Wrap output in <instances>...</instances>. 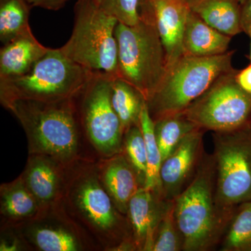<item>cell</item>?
<instances>
[{
	"label": "cell",
	"instance_id": "cell-1",
	"mask_svg": "<svg viewBox=\"0 0 251 251\" xmlns=\"http://www.w3.org/2000/svg\"><path fill=\"white\" fill-rule=\"evenodd\" d=\"M4 107L21 122L32 154L62 163L75 159L82 128L75 97L53 101L19 99Z\"/></svg>",
	"mask_w": 251,
	"mask_h": 251
},
{
	"label": "cell",
	"instance_id": "cell-2",
	"mask_svg": "<svg viewBox=\"0 0 251 251\" xmlns=\"http://www.w3.org/2000/svg\"><path fill=\"white\" fill-rule=\"evenodd\" d=\"M173 201L183 251H210L221 242L232 219L216 202L213 155L205 153L192 181Z\"/></svg>",
	"mask_w": 251,
	"mask_h": 251
},
{
	"label": "cell",
	"instance_id": "cell-3",
	"mask_svg": "<svg viewBox=\"0 0 251 251\" xmlns=\"http://www.w3.org/2000/svg\"><path fill=\"white\" fill-rule=\"evenodd\" d=\"M118 76L143 94L148 102L166 75V52L149 0H142L140 21L133 26L120 22L115 29Z\"/></svg>",
	"mask_w": 251,
	"mask_h": 251
},
{
	"label": "cell",
	"instance_id": "cell-4",
	"mask_svg": "<svg viewBox=\"0 0 251 251\" xmlns=\"http://www.w3.org/2000/svg\"><path fill=\"white\" fill-rule=\"evenodd\" d=\"M235 51L212 57L183 54L168 68L163 80L147 102L153 121L179 115L221 75L230 72Z\"/></svg>",
	"mask_w": 251,
	"mask_h": 251
},
{
	"label": "cell",
	"instance_id": "cell-5",
	"mask_svg": "<svg viewBox=\"0 0 251 251\" xmlns=\"http://www.w3.org/2000/svg\"><path fill=\"white\" fill-rule=\"evenodd\" d=\"M94 74L69 59L60 48L50 49L27 74L0 79L1 102L4 106L19 99L53 101L73 98Z\"/></svg>",
	"mask_w": 251,
	"mask_h": 251
},
{
	"label": "cell",
	"instance_id": "cell-6",
	"mask_svg": "<svg viewBox=\"0 0 251 251\" xmlns=\"http://www.w3.org/2000/svg\"><path fill=\"white\" fill-rule=\"evenodd\" d=\"M118 20L97 0H77L72 36L60 49L67 57L94 73L118 76Z\"/></svg>",
	"mask_w": 251,
	"mask_h": 251
},
{
	"label": "cell",
	"instance_id": "cell-7",
	"mask_svg": "<svg viewBox=\"0 0 251 251\" xmlns=\"http://www.w3.org/2000/svg\"><path fill=\"white\" fill-rule=\"evenodd\" d=\"M216 200L232 219L243 203L251 201V121L227 131L213 132Z\"/></svg>",
	"mask_w": 251,
	"mask_h": 251
},
{
	"label": "cell",
	"instance_id": "cell-8",
	"mask_svg": "<svg viewBox=\"0 0 251 251\" xmlns=\"http://www.w3.org/2000/svg\"><path fill=\"white\" fill-rule=\"evenodd\" d=\"M237 71L219 77L181 114L201 129L213 132L235 129L251 121V94L238 85Z\"/></svg>",
	"mask_w": 251,
	"mask_h": 251
},
{
	"label": "cell",
	"instance_id": "cell-9",
	"mask_svg": "<svg viewBox=\"0 0 251 251\" xmlns=\"http://www.w3.org/2000/svg\"><path fill=\"white\" fill-rule=\"evenodd\" d=\"M115 77L94 73L75 97L82 129L98 151L109 156L120 153L125 135L111 103L112 81Z\"/></svg>",
	"mask_w": 251,
	"mask_h": 251
},
{
	"label": "cell",
	"instance_id": "cell-10",
	"mask_svg": "<svg viewBox=\"0 0 251 251\" xmlns=\"http://www.w3.org/2000/svg\"><path fill=\"white\" fill-rule=\"evenodd\" d=\"M204 132L198 128L188 133L162 162L160 180L162 196L166 201L177 197L197 173L205 154Z\"/></svg>",
	"mask_w": 251,
	"mask_h": 251
},
{
	"label": "cell",
	"instance_id": "cell-11",
	"mask_svg": "<svg viewBox=\"0 0 251 251\" xmlns=\"http://www.w3.org/2000/svg\"><path fill=\"white\" fill-rule=\"evenodd\" d=\"M103 186L95 175H82L73 188L72 202L93 228L108 233L118 228L120 219L115 203Z\"/></svg>",
	"mask_w": 251,
	"mask_h": 251
},
{
	"label": "cell",
	"instance_id": "cell-12",
	"mask_svg": "<svg viewBox=\"0 0 251 251\" xmlns=\"http://www.w3.org/2000/svg\"><path fill=\"white\" fill-rule=\"evenodd\" d=\"M149 1L166 52L168 68L184 54L183 40L191 9L186 0Z\"/></svg>",
	"mask_w": 251,
	"mask_h": 251
},
{
	"label": "cell",
	"instance_id": "cell-13",
	"mask_svg": "<svg viewBox=\"0 0 251 251\" xmlns=\"http://www.w3.org/2000/svg\"><path fill=\"white\" fill-rule=\"evenodd\" d=\"M168 201L145 188L130 199L128 212L138 249L151 251L153 237Z\"/></svg>",
	"mask_w": 251,
	"mask_h": 251
},
{
	"label": "cell",
	"instance_id": "cell-14",
	"mask_svg": "<svg viewBox=\"0 0 251 251\" xmlns=\"http://www.w3.org/2000/svg\"><path fill=\"white\" fill-rule=\"evenodd\" d=\"M57 165L50 157L32 154L21 176L41 208L53 204L60 194L62 175Z\"/></svg>",
	"mask_w": 251,
	"mask_h": 251
},
{
	"label": "cell",
	"instance_id": "cell-15",
	"mask_svg": "<svg viewBox=\"0 0 251 251\" xmlns=\"http://www.w3.org/2000/svg\"><path fill=\"white\" fill-rule=\"evenodd\" d=\"M49 49L37 41L31 30L4 44L0 50V79L27 74Z\"/></svg>",
	"mask_w": 251,
	"mask_h": 251
},
{
	"label": "cell",
	"instance_id": "cell-16",
	"mask_svg": "<svg viewBox=\"0 0 251 251\" xmlns=\"http://www.w3.org/2000/svg\"><path fill=\"white\" fill-rule=\"evenodd\" d=\"M102 181L117 210L128 212L132 197L143 188L138 175L125 154H117L104 167Z\"/></svg>",
	"mask_w": 251,
	"mask_h": 251
},
{
	"label": "cell",
	"instance_id": "cell-17",
	"mask_svg": "<svg viewBox=\"0 0 251 251\" xmlns=\"http://www.w3.org/2000/svg\"><path fill=\"white\" fill-rule=\"evenodd\" d=\"M231 39L232 36L216 30L190 11L183 40L185 55L206 57L226 53Z\"/></svg>",
	"mask_w": 251,
	"mask_h": 251
},
{
	"label": "cell",
	"instance_id": "cell-18",
	"mask_svg": "<svg viewBox=\"0 0 251 251\" xmlns=\"http://www.w3.org/2000/svg\"><path fill=\"white\" fill-rule=\"evenodd\" d=\"M190 9L206 24L229 36L243 32L242 4L238 0H186Z\"/></svg>",
	"mask_w": 251,
	"mask_h": 251
},
{
	"label": "cell",
	"instance_id": "cell-19",
	"mask_svg": "<svg viewBox=\"0 0 251 251\" xmlns=\"http://www.w3.org/2000/svg\"><path fill=\"white\" fill-rule=\"evenodd\" d=\"M111 103L125 133L130 127L140 125V113L146 100L139 91L119 77L112 81Z\"/></svg>",
	"mask_w": 251,
	"mask_h": 251
},
{
	"label": "cell",
	"instance_id": "cell-20",
	"mask_svg": "<svg viewBox=\"0 0 251 251\" xmlns=\"http://www.w3.org/2000/svg\"><path fill=\"white\" fill-rule=\"evenodd\" d=\"M41 209L22 177L1 188V211L9 219H30Z\"/></svg>",
	"mask_w": 251,
	"mask_h": 251
},
{
	"label": "cell",
	"instance_id": "cell-21",
	"mask_svg": "<svg viewBox=\"0 0 251 251\" xmlns=\"http://www.w3.org/2000/svg\"><path fill=\"white\" fill-rule=\"evenodd\" d=\"M140 126L145 139L148 156V170L144 188L163 198L160 180V170L163 160L155 135L154 122L149 112L147 103L144 105L140 113Z\"/></svg>",
	"mask_w": 251,
	"mask_h": 251
},
{
	"label": "cell",
	"instance_id": "cell-22",
	"mask_svg": "<svg viewBox=\"0 0 251 251\" xmlns=\"http://www.w3.org/2000/svg\"><path fill=\"white\" fill-rule=\"evenodd\" d=\"M31 9L27 0H0V40L3 44L31 30Z\"/></svg>",
	"mask_w": 251,
	"mask_h": 251
},
{
	"label": "cell",
	"instance_id": "cell-23",
	"mask_svg": "<svg viewBox=\"0 0 251 251\" xmlns=\"http://www.w3.org/2000/svg\"><path fill=\"white\" fill-rule=\"evenodd\" d=\"M153 122L155 135L163 161L188 133L200 128L182 114L163 117Z\"/></svg>",
	"mask_w": 251,
	"mask_h": 251
},
{
	"label": "cell",
	"instance_id": "cell-24",
	"mask_svg": "<svg viewBox=\"0 0 251 251\" xmlns=\"http://www.w3.org/2000/svg\"><path fill=\"white\" fill-rule=\"evenodd\" d=\"M221 243L222 251H251V201L238 206Z\"/></svg>",
	"mask_w": 251,
	"mask_h": 251
},
{
	"label": "cell",
	"instance_id": "cell-25",
	"mask_svg": "<svg viewBox=\"0 0 251 251\" xmlns=\"http://www.w3.org/2000/svg\"><path fill=\"white\" fill-rule=\"evenodd\" d=\"M31 242L44 251H77L80 244L69 229L59 226L41 225L31 229Z\"/></svg>",
	"mask_w": 251,
	"mask_h": 251
},
{
	"label": "cell",
	"instance_id": "cell-26",
	"mask_svg": "<svg viewBox=\"0 0 251 251\" xmlns=\"http://www.w3.org/2000/svg\"><path fill=\"white\" fill-rule=\"evenodd\" d=\"M152 251H183V241L175 216L174 201H168L155 232Z\"/></svg>",
	"mask_w": 251,
	"mask_h": 251
},
{
	"label": "cell",
	"instance_id": "cell-27",
	"mask_svg": "<svg viewBox=\"0 0 251 251\" xmlns=\"http://www.w3.org/2000/svg\"><path fill=\"white\" fill-rule=\"evenodd\" d=\"M124 140L126 156L136 172L140 185L144 187L148 170V156L140 125L133 126L126 130Z\"/></svg>",
	"mask_w": 251,
	"mask_h": 251
},
{
	"label": "cell",
	"instance_id": "cell-28",
	"mask_svg": "<svg viewBox=\"0 0 251 251\" xmlns=\"http://www.w3.org/2000/svg\"><path fill=\"white\" fill-rule=\"evenodd\" d=\"M100 6L119 22L133 26L140 21L142 0H97Z\"/></svg>",
	"mask_w": 251,
	"mask_h": 251
},
{
	"label": "cell",
	"instance_id": "cell-29",
	"mask_svg": "<svg viewBox=\"0 0 251 251\" xmlns=\"http://www.w3.org/2000/svg\"><path fill=\"white\" fill-rule=\"evenodd\" d=\"M71 0H27L31 8L39 7L50 11H58Z\"/></svg>",
	"mask_w": 251,
	"mask_h": 251
},
{
	"label": "cell",
	"instance_id": "cell-30",
	"mask_svg": "<svg viewBox=\"0 0 251 251\" xmlns=\"http://www.w3.org/2000/svg\"><path fill=\"white\" fill-rule=\"evenodd\" d=\"M235 80L243 90L251 94V63L242 70L237 71Z\"/></svg>",
	"mask_w": 251,
	"mask_h": 251
},
{
	"label": "cell",
	"instance_id": "cell-31",
	"mask_svg": "<svg viewBox=\"0 0 251 251\" xmlns=\"http://www.w3.org/2000/svg\"><path fill=\"white\" fill-rule=\"evenodd\" d=\"M242 24L243 31L251 25V0H246L242 4Z\"/></svg>",
	"mask_w": 251,
	"mask_h": 251
},
{
	"label": "cell",
	"instance_id": "cell-32",
	"mask_svg": "<svg viewBox=\"0 0 251 251\" xmlns=\"http://www.w3.org/2000/svg\"><path fill=\"white\" fill-rule=\"evenodd\" d=\"M244 32L248 34V36L250 38L251 40V48H250V54H249V59H250V63H251V25L248 27L247 29L244 30Z\"/></svg>",
	"mask_w": 251,
	"mask_h": 251
},
{
	"label": "cell",
	"instance_id": "cell-33",
	"mask_svg": "<svg viewBox=\"0 0 251 251\" xmlns=\"http://www.w3.org/2000/svg\"><path fill=\"white\" fill-rule=\"evenodd\" d=\"M238 1H239V3H240L241 4H243L245 2L246 0H238Z\"/></svg>",
	"mask_w": 251,
	"mask_h": 251
}]
</instances>
